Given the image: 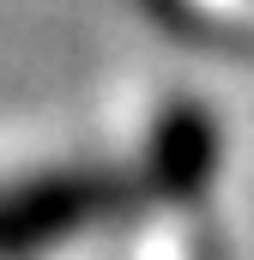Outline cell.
Returning <instances> with one entry per match:
<instances>
[{
  "label": "cell",
  "mask_w": 254,
  "mask_h": 260,
  "mask_svg": "<svg viewBox=\"0 0 254 260\" xmlns=\"http://www.w3.org/2000/svg\"><path fill=\"white\" fill-rule=\"evenodd\" d=\"M127 206V188L103 170H43L0 188V260H37L55 242L103 224Z\"/></svg>",
  "instance_id": "cell-1"
}]
</instances>
